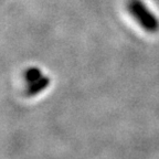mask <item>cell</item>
Here are the masks:
<instances>
[{"instance_id":"6da1fadb","label":"cell","mask_w":159,"mask_h":159,"mask_svg":"<svg viewBox=\"0 0 159 159\" xmlns=\"http://www.w3.org/2000/svg\"><path fill=\"white\" fill-rule=\"evenodd\" d=\"M127 11L133 19L147 32L155 33L159 30V20L143 0H128Z\"/></svg>"}]
</instances>
